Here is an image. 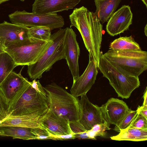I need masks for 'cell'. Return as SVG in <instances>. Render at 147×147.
Segmentation results:
<instances>
[{"label":"cell","mask_w":147,"mask_h":147,"mask_svg":"<svg viewBox=\"0 0 147 147\" xmlns=\"http://www.w3.org/2000/svg\"><path fill=\"white\" fill-rule=\"evenodd\" d=\"M101 107L105 121L115 125L131 110L123 100L113 98H110Z\"/></svg>","instance_id":"cell-16"},{"label":"cell","mask_w":147,"mask_h":147,"mask_svg":"<svg viewBox=\"0 0 147 147\" xmlns=\"http://www.w3.org/2000/svg\"><path fill=\"white\" fill-rule=\"evenodd\" d=\"M129 127L147 129V118L138 113Z\"/></svg>","instance_id":"cell-27"},{"label":"cell","mask_w":147,"mask_h":147,"mask_svg":"<svg viewBox=\"0 0 147 147\" xmlns=\"http://www.w3.org/2000/svg\"><path fill=\"white\" fill-rule=\"evenodd\" d=\"M42 125L50 133L54 135H66L73 132L69 121L51 111H48L40 119Z\"/></svg>","instance_id":"cell-17"},{"label":"cell","mask_w":147,"mask_h":147,"mask_svg":"<svg viewBox=\"0 0 147 147\" xmlns=\"http://www.w3.org/2000/svg\"><path fill=\"white\" fill-rule=\"evenodd\" d=\"M9 0H0V4Z\"/></svg>","instance_id":"cell-39"},{"label":"cell","mask_w":147,"mask_h":147,"mask_svg":"<svg viewBox=\"0 0 147 147\" xmlns=\"http://www.w3.org/2000/svg\"><path fill=\"white\" fill-rule=\"evenodd\" d=\"M49 109L69 122L79 121L82 117L80 100L66 90L52 83L43 87Z\"/></svg>","instance_id":"cell-2"},{"label":"cell","mask_w":147,"mask_h":147,"mask_svg":"<svg viewBox=\"0 0 147 147\" xmlns=\"http://www.w3.org/2000/svg\"><path fill=\"white\" fill-rule=\"evenodd\" d=\"M64 46L65 59L74 81L80 76L78 59L80 51L76 35L71 28L67 27Z\"/></svg>","instance_id":"cell-10"},{"label":"cell","mask_w":147,"mask_h":147,"mask_svg":"<svg viewBox=\"0 0 147 147\" xmlns=\"http://www.w3.org/2000/svg\"><path fill=\"white\" fill-rule=\"evenodd\" d=\"M18 66L7 52L0 54V85L9 74Z\"/></svg>","instance_id":"cell-23"},{"label":"cell","mask_w":147,"mask_h":147,"mask_svg":"<svg viewBox=\"0 0 147 147\" xmlns=\"http://www.w3.org/2000/svg\"><path fill=\"white\" fill-rule=\"evenodd\" d=\"M109 49L117 50H140L139 44L131 36L121 37L115 39L110 44Z\"/></svg>","instance_id":"cell-22"},{"label":"cell","mask_w":147,"mask_h":147,"mask_svg":"<svg viewBox=\"0 0 147 147\" xmlns=\"http://www.w3.org/2000/svg\"><path fill=\"white\" fill-rule=\"evenodd\" d=\"M5 52V48L0 45V54Z\"/></svg>","instance_id":"cell-36"},{"label":"cell","mask_w":147,"mask_h":147,"mask_svg":"<svg viewBox=\"0 0 147 147\" xmlns=\"http://www.w3.org/2000/svg\"><path fill=\"white\" fill-rule=\"evenodd\" d=\"M102 56L122 71L138 77L147 69V52L140 50L109 49Z\"/></svg>","instance_id":"cell-5"},{"label":"cell","mask_w":147,"mask_h":147,"mask_svg":"<svg viewBox=\"0 0 147 147\" xmlns=\"http://www.w3.org/2000/svg\"><path fill=\"white\" fill-rule=\"evenodd\" d=\"M49 133L53 140H64L76 139L75 134L73 132L70 134L66 135H54Z\"/></svg>","instance_id":"cell-31"},{"label":"cell","mask_w":147,"mask_h":147,"mask_svg":"<svg viewBox=\"0 0 147 147\" xmlns=\"http://www.w3.org/2000/svg\"><path fill=\"white\" fill-rule=\"evenodd\" d=\"M86 132L90 139L93 140L96 139L95 133L91 129L87 130Z\"/></svg>","instance_id":"cell-34"},{"label":"cell","mask_w":147,"mask_h":147,"mask_svg":"<svg viewBox=\"0 0 147 147\" xmlns=\"http://www.w3.org/2000/svg\"><path fill=\"white\" fill-rule=\"evenodd\" d=\"M12 23L31 27L42 26L51 30L61 28L64 25L63 18L57 13L42 14L17 10L9 15Z\"/></svg>","instance_id":"cell-8"},{"label":"cell","mask_w":147,"mask_h":147,"mask_svg":"<svg viewBox=\"0 0 147 147\" xmlns=\"http://www.w3.org/2000/svg\"><path fill=\"white\" fill-rule=\"evenodd\" d=\"M144 33L145 35L146 36H147V24H146L145 28H144Z\"/></svg>","instance_id":"cell-37"},{"label":"cell","mask_w":147,"mask_h":147,"mask_svg":"<svg viewBox=\"0 0 147 147\" xmlns=\"http://www.w3.org/2000/svg\"><path fill=\"white\" fill-rule=\"evenodd\" d=\"M72 131L75 133L76 138L90 139L86 130L79 121L69 122Z\"/></svg>","instance_id":"cell-26"},{"label":"cell","mask_w":147,"mask_h":147,"mask_svg":"<svg viewBox=\"0 0 147 147\" xmlns=\"http://www.w3.org/2000/svg\"><path fill=\"white\" fill-rule=\"evenodd\" d=\"M116 141H141L147 140V129L128 127L120 131L117 135L110 137Z\"/></svg>","instance_id":"cell-20"},{"label":"cell","mask_w":147,"mask_h":147,"mask_svg":"<svg viewBox=\"0 0 147 147\" xmlns=\"http://www.w3.org/2000/svg\"><path fill=\"white\" fill-rule=\"evenodd\" d=\"M30 84V82L22 76L20 72L17 74L12 71L9 74L0 85V91L5 98L9 108L18 93Z\"/></svg>","instance_id":"cell-14"},{"label":"cell","mask_w":147,"mask_h":147,"mask_svg":"<svg viewBox=\"0 0 147 147\" xmlns=\"http://www.w3.org/2000/svg\"><path fill=\"white\" fill-rule=\"evenodd\" d=\"M98 68L103 76L109 80L119 97L129 98L132 92L140 85L138 77L127 74L104 57H100Z\"/></svg>","instance_id":"cell-6"},{"label":"cell","mask_w":147,"mask_h":147,"mask_svg":"<svg viewBox=\"0 0 147 147\" xmlns=\"http://www.w3.org/2000/svg\"><path fill=\"white\" fill-rule=\"evenodd\" d=\"M133 13L128 5H123L109 20L106 26L109 34L114 36L128 30L132 24Z\"/></svg>","instance_id":"cell-13"},{"label":"cell","mask_w":147,"mask_h":147,"mask_svg":"<svg viewBox=\"0 0 147 147\" xmlns=\"http://www.w3.org/2000/svg\"><path fill=\"white\" fill-rule=\"evenodd\" d=\"M142 2L146 6V7H147V0H141Z\"/></svg>","instance_id":"cell-38"},{"label":"cell","mask_w":147,"mask_h":147,"mask_svg":"<svg viewBox=\"0 0 147 147\" xmlns=\"http://www.w3.org/2000/svg\"><path fill=\"white\" fill-rule=\"evenodd\" d=\"M3 132V136H9L13 139L24 140H36V137L32 131V129L17 126L0 127Z\"/></svg>","instance_id":"cell-21"},{"label":"cell","mask_w":147,"mask_h":147,"mask_svg":"<svg viewBox=\"0 0 147 147\" xmlns=\"http://www.w3.org/2000/svg\"><path fill=\"white\" fill-rule=\"evenodd\" d=\"M80 102L82 111V117L79 121L84 128L88 130L95 125L106 121L101 106L91 102L86 94L81 96Z\"/></svg>","instance_id":"cell-12"},{"label":"cell","mask_w":147,"mask_h":147,"mask_svg":"<svg viewBox=\"0 0 147 147\" xmlns=\"http://www.w3.org/2000/svg\"><path fill=\"white\" fill-rule=\"evenodd\" d=\"M121 0H94V13L102 24L107 21L115 12Z\"/></svg>","instance_id":"cell-19"},{"label":"cell","mask_w":147,"mask_h":147,"mask_svg":"<svg viewBox=\"0 0 147 147\" xmlns=\"http://www.w3.org/2000/svg\"><path fill=\"white\" fill-rule=\"evenodd\" d=\"M137 110L138 113L147 118V106L142 105L140 106L139 105Z\"/></svg>","instance_id":"cell-33"},{"label":"cell","mask_w":147,"mask_h":147,"mask_svg":"<svg viewBox=\"0 0 147 147\" xmlns=\"http://www.w3.org/2000/svg\"><path fill=\"white\" fill-rule=\"evenodd\" d=\"M20 0L21 1H24L25 0Z\"/></svg>","instance_id":"cell-41"},{"label":"cell","mask_w":147,"mask_h":147,"mask_svg":"<svg viewBox=\"0 0 147 147\" xmlns=\"http://www.w3.org/2000/svg\"><path fill=\"white\" fill-rule=\"evenodd\" d=\"M49 107L46 96L37 92L31 84L21 90L9 108V116L44 115Z\"/></svg>","instance_id":"cell-4"},{"label":"cell","mask_w":147,"mask_h":147,"mask_svg":"<svg viewBox=\"0 0 147 147\" xmlns=\"http://www.w3.org/2000/svg\"><path fill=\"white\" fill-rule=\"evenodd\" d=\"M32 131L35 136L36 140H52L49 132L47 129L40 128L32 129Z\"/></svg>","instance_id":"cell-30"},{"label":"cell","mask_w":147,"mask_h":147,"mask_svg":"<svg viewBox=\"0 0 147 147\" xmlns=\"http://www.w3.org/2000/svg\"><path fill=\"white\" fill-rule=\"evenodd\" d=\"M88 64L83 74L73 81L70 93L78 97L86 94L94 84L98 71L93 58L89 55Z\"/></svg>","instance_id":"cell-9"},{"label":"cell","mask_w":147,"mask_h":147,"mask_svg":"<svg viewBox=\"0 0 147 147\" xmlns=\"http://www.w3.org/2000/svg\"><path fill=\"white\" fill-rule=\"evenodd\" d=\"M50 41L32 37L16 42L5 48V51L18 65H25L36 62Z\"/></svg>","instance_id":"cell-7"},{"label":"cell","mask_w":147,"mask_h":147,"mask_svg":"<svg viewBox=\"0 0 147 147\" xmlns=\"http://www.w3.org/2000/svg\"><path fill=\"white\" fill-rule=\"evenodd\" d=\"M29 28L6 21L0 23V45L5 48L17 42L30 39Z\"/></svg>","instance_id":"cell-11"},{"label":"cell","mask_w":147,"mask_h":147,"mask_svg":"<svg viewBox=\"0 0 147 147\" xmlns=\"http://www.w3.org/2000/svg\"><path fill=\"white\" fill-rule=\"evenodd\" d=\"M51 30L49 28L38 26L29 28V31L32 37L39 40L48 41L51 35Z\"/></svg>","instance_id":"cell-24"},{"label":"cell","mask_w":147,"mask_h":147,"mask_svg":"<svg viewBox=\"0 0 147 147\" xmlns=\"http://www.w3.org/2000/svg\"><path fill=\"white\" fill-rule=\"evenodd\" d=\"M31 85L37 92L42 94L45 96L46 95V92L42 86L39 80L36 81L34 79L30 82Z\"/></svg>","instance_id":"cell-32"},{"label":"cell","mask_w":147,"mask_h":147,"mask_svg":"<svg viewBox=\"0 0 147 147\" xmlns=\"http://www.w3.org/2000/svg\"><path fill=\"white\" fill-rule=\"evenodd\" d=\"M42 117L35 114L18 116H9L3 120L0 121V127L12 126L32 129H46L40 121Z\"/></svg>","instance_id":"cell-18"},{"label":"cell","mask_w":147,"mask_h":147,"mask_svg":"<svg viewBox=\"0 0 147 147\" xmlns=\"http://www.w3.org/2000/svg\"><path fill=\"white\" fill-rule=\"evenodd\" d=\"M3 134V131L1 129H0V136H2Z\"/></svg>","instance_id":"cell-40"},{"label":"cell","mask_w":147,"mask_h":147,"mask_svg":"<svg viewBox=\"0 0 147 147\" xmlns=\"http://www.w3.org/2000/svg\"><path fill=\"white\" fill-rule=\"evenodd\" d=\"M67 28H60L51 34L50 43L38 59L28 65V73L31 80L40 78L55 62L65 59L64 41Z\"/></svg>","instance_id":"cell-3"},{"label":"cell","mask_w":147,"mask_h":147,"mask_svg":"<svg viewBox=\"0 0 147 147\" xmlns=\"http://www.w3.org/2000/svg\"><path fill=\"white\" fill-rule=\"evenodd\" d=\"M136 110H130L120 122L115 125L114 130L118 132L129 127L131 123L138 114Z\"/></svg>","instance_id":"cell-25"},{"label":"cell","mask_w":147,"mask_h":147,"mask_svg":"<svg viewBox=\"0 0 147 147\" xmlns=\"http://www.w3.org/2000/svg\"><path fill=\"white\" fill-rule=\"evenodd\" d=\"M71 25L80 32L85 46L98 68L101 54L102 26L96 15L83 6L75 8L69 16Z\"/></svg>","instance_id":"cell-1"},{"label":"cell","mask_w":147,"mask_h":147,"mask_svg":"<svg viewBox=\"0 0 147 147\" xmlns=\"http://www.w3.org/2000/svg\"><path fill=\"white\" fill-rule=\"evenodd\" d=\"M110 124L106 121L94 125L91 129L94 132L96 136L103 137L105 136L106 130H109Z\"/></svg>","instance_id":"cell-28"},{"label":"cell","mask_w":147,"mask_h":147,"mask_svg":"<svg viewBox=\"0 0 147 147\" xmlns=\"http://www.w3.org/2000/svg\"><path fill=\"white\" fill-rule=\"evenodd\" d=\"M143 98L144 102L142 105L143 106H147V87L144 92Z\"/></svg>","instance_id":"cell-35"},{"label":"cell","mask_w":147,"mask_h":147,"mask_svg":"<svg viewBox=\"0 0 147 147\" xmlns=\"http://www.w3.org/2000/svg\"><path fill=\"white\" fill-rule=\"evenodd\" d=\"M9 106L4 96L0 91V121L8 116Z\"/></svg>","instance_id":"cell-29"},{"label":"cell","mask_w":147,"mask_h":147,"mask_svg":"<svg viewBox=\"0 0 147 147\" xmlns=\"http://www.w3.org/2000/svg\"><path fill=\"white\" fill-rule=\"evenodd\" d=\"M81 0H35L32 12L42 14L57 13L73 9Z\"/></svg>","instance_id":"cell-15"}]
</instances>
